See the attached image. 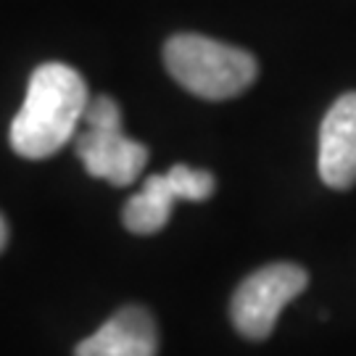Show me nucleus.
I'll return each instance as SVG.
<instances>
[{"label":"nucleus","instance_id":"nucleus-3","mask_svg":"<svg viewBox=\"0 0 356 356\" xmlns=\"http://www.w3.org/2000/svg\"><path fill=\"white\" fill-rule=\"evenodd\" d=\"M85 127L76 132L74 151L90 177L106 179L116 188L132 185L148 161V148L132 140L122 129V108L114 98H90Z\"/></svg>","mask_w":356,"mask_h":356},{"label":"nucleus","instance_id":"nucleus-2","mask_svg":"<svg viewBox=\"0 0 356 356\" xmlns=\"http://www.w3.org/2000/svg\"><path fill=\"white\" fill-rule=\"evenodd\" d=\"M164 64L182 88L206 101L235 98L251 88L259 74V64L248 51L191 32L166 42Z\"/></svg>","mask_w":356,"mask_h":356},{"label":"nucleus","instance_id":"nucleus-4","mask_svg":"<svg viewBox=\"0 0 356 356\" xmlns=\"http://www.w3.org/2000/svg\"><path fill=\"white\" fill-rule=\"evenodd\" d=\"M306 269L291 261H275L256 269L238 285L229 304V317L243 338L264 341L272 335L277 317L298 293L306 291Z\"/></svg>","mask_w":356,"mask_h":356},{"label":"nucleus","instance_id":"nucleus-5","mask_svg":"<svg viewBox=\"0 0 356 356\" xmlns=\"http://www.w3.org/2000/svg\"><path fill=\"white\" fill-rule=\"evenodd\" d=\"M214 175L206 169H191L175 164L166 175L145 179L140 193H135L124 206V227L135 235H153L166 227L175 201H206L214 193Z\"/></svg>","mask_w":356,"mask_h":356},{"label":"nucleus","instance_id":"nucleus-6","mask_svg":"<svg viewBox=\"0 0 356 356\" xmlns=\"http://www.w3.org/2000/svg\"><path fill=\"white\" fill-rule=\"evenodd\" d=\"M319 177L327 188L356 185V92H346L330 106L319 127Z\"/></svg>","mask_w":356,"mask_h":356},{"label":"nucleus","instance_id":"nucleus-1","mask_svg":"<svg viewBox=\"0 0 356 356\" xmlns=\"http://www.w3.org/2000/svg\"><path fill=\"white\" fill-rule=\"evenodd\" d=\"M90 92L82 74L66 64H42L29 76L26 98L11 122V148L22 159H48L76 138Z\"/></svg>","mask_w":356,"mask_h":356},{"label":"nucleus","instance_id":"nucleus-8","mask_svg":"<svg viewBox=\"0 0 356 356\" xmlns=\"http://www.w3.org/2000/svg\"><path fill=\"white\" fill-rule=\"evenodd\" d=\"M6 243H8V225H6V219L0 214V251L6 248Z\"/></svg>","mask_w":356,"mask_h":356},{"label":"nucleus","instance_id":"nucleus-7","mask_svg":"<svg viewBox=\"0 0 356 356\" xmlns=\"http://www.w3.org/2000/svg\"><path fill=\"white\" fill-rule=\"evenodd\" d=\"M156 319L143 306H124L98 332L76 346L74 356H156Z\"/></svg>","mask_w":356,"mask_h":356}]
</instances>
